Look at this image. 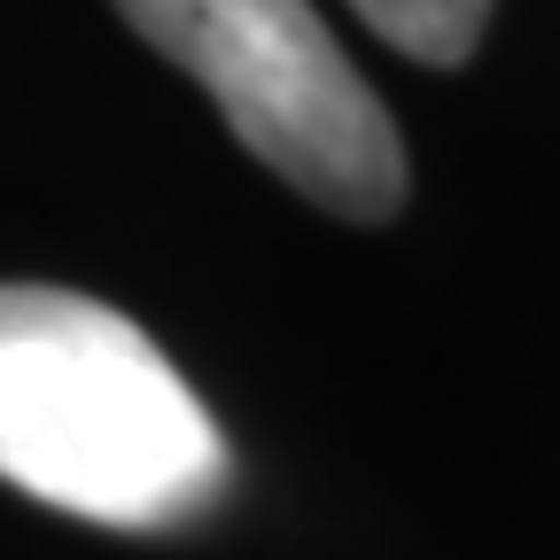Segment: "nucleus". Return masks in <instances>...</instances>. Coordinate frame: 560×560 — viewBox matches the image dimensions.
I'll use <instances>...</instances> for the list:
<instances>
[{
    "label": "nucleus",
    "instance_id": "obj_1",
    "mask_svg": "<svg viewBox=\"0 0 560 560\" xmlns=\"http://www.w3.org/2000/svg\"><path fill=\"white\" fill-rule=\"evenodd\" d=\"M226 436L125 312L0 289V482L102 529H179L219 506Z\"/></svg>",
    "mask_w": 560,
    "mask_h": 560
},
{
    "label": "nucleus",
    "instance_id": "obj_3",
    "mask_svg": "<svg viewBox=\"0 0 560 560\" xmlns=\"http://www.w3.org/2000/svg\"><path fill=\"white\" fill-rule=\"evenodd\" d=\"M350 9H359L366 32H382L397 55L436 62V70L467 62L482 24H490V0H350Z\"/></svg>",
    "mask_w": 560,
    "mask_h": 560
},
{
    "label": "nucleus",
    "instance_id": "obj_2",
    "mask_svg": "<svg viewBox=\"0 0 560 560\" xmlns=\"http://www.w3.org/2000/svg\"><path fill=\"white\" fill-rule=\"evenodd\" d=\"M117 16L172 55L304 202L359 226L405 202V140L312 0H117Z\"/></svg>",
    "mask_w": 560,
    "mask_h": 560
}]
</instances>
